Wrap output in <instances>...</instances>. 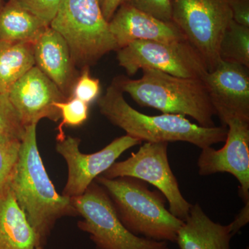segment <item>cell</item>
<instances>
[{"mask_svg":"<svg viewBox=\"0 0 249 249\" xmlns=\"http://www.w3.org/2000/svg\"><path fill=\"white\" fill-rule=\"evenodd\" d=\"M232 20L249 27V0H228Z\"/></svg>","mask_w":249,"mask_h":249,"instance_id":"obj_27","label":"cell"},{"mask_svg":"<svg viewBox=\"0 0 249 249\" xmlns=\"http://www.w3.org/2000/svg\"><path fill=\"white\" fill-rule=\"evenodd\" d=\"M22 141L0 134V194L9 187L19 160Z\"/></svg>","mask_w":249,"mask_h":249,"instance_id":"obj_21","label":"cell"},{"mask_svg":"<svg viewBox=\"0 0 249 249\" xmlns=\"http://www.w3.org/2000/svg\"><path fill=\"white\" fill-rule=\"evenodd\" d=\"M142 142L125 134L114 139L100 151L83 154L80 151L79 138L65 136L57 140L56 152L63 157L68 168V178L62 195L70 198L81 196L124 152Z\"/></svg>","mask_w":249,"mask_h":249,"instance_id":"obj_10","label":"cell"},{"mask_svg":"<svg viewBox=\"0 0 249 249\" xmlns=\"http://www.w3.org/2000/svg\"><path fill=\"white\" fill-rule=\"evenodd\" d=\"M95 181L107 192L119 219L134 235L159 242H176L183 221L165 208V198L149 190L144 181L124 177H97Z\"/></svg>","mask_w":249,"mask_h":249,"instance_id":"obj_4","label":"cell"},{"mask_svg":"<svg viewBox=\"0 0 249 249\" xmlns=\"http://www.w3.org/2000/svg\"><path fill=\"white\" fill-rule=\"evenodd\" d=\"M172 22L204 59L208 71L221 61L219 46L232 20L228 0H170Z\"/></svg>","mask_w":249,"mask_h":249,"instance_id":"obj_7","label":"cell"},{"mask_svg":"<svg viewBox=\"0 0 249 249\" xmlns=\"http://www.w3.org/2000/svg\"><path fill=\"white\" fill-rule=\"evenodd\" d=\"M48 24L14 0L0 9V41L35 44Z\"/></svg>","mask_w":249,"mask_h":249,"instance_id":"obj_18","label":"cell"},{"mask_svg":"<svg viewBox=\"0 0 249 249\" xmlns=\"http://www.w3.org/2000/svg\"><path fill=\"white\" fill-rule=\"evenodd\" d=\"M111 35L121 49L135 41L173 42L186 40L172 22H165L122 3L109 22Z\"/></svg>","mask_w":249,"mask_h":249,"instance_id":"obj_14","label":"cell"},{"mask_svg":"<svg viewBox=\"0 0 249 249\" xmlns=\"http://www.w3.org/2000/svg\"><path fill=\"white\" fill-rule=\"evenodd\" d=\"M228 128L225 144L215 150L202 149L197 160L199 174L208 176L227 173L239 183V194L245 202L249 201V121L232 118L226 122Z\"/></svg>","mask_w":249,"mask_h":249,"instance_id":"obj_11","label":"cell"},{"mask_svg":"<svg viewBox=\"0 0 249 249\" xmlns=\"http://www.w3.org/2000/svg\"><path fill=\"white\" fill-rule=\"evenodd\" d=\"M60 109L62 120L58 126L56 140L65 138L63 127L65 125L76 127L84 124L88 118L89 105L76 98H69L62 102L54 103Z\"/></svg>","mask_w":249,"mask_h":249,"instance_id":"obj_22","label":"cell"},{"mask_svg":"<svg viewBox=\"0 0 249 249\" xmlns=\"http://www.w3.org/2000/svg\"><path fill=\"white\" fill-rule=\"evenodd\" d=\"M37 236L9 186L0 194V249H37Z\"/></svg>","mask_w":249,"mask_h":249,"instance_id":"obj_17","label":"cell"},{"mask_svg":"<svg viewBox=\"0 0 249 249\" xmlns=\"http://www.w3.org/2000/svg\"><path fill=\"white\" fill-rule=\"evenodd\" d=\"M50 27L65 39L73 63L82 68L119 49L98 0H61Z\"/></svg>","mask_w":249,"mask_h":249,"instance_id":"obj_5","label":"cell"},{"mask_svg":"<svg viewBox=\"0 0 249 249\" xmlns=\"http://www.w3.org/2000/svg\"><path fill=\"white\" fill-rule=\"evenodd\" d=\"M116 58L129 76L147 68L185 78H201L209 71L200 53L186 40L135 41L118 49Z\"/></svg>","mask_w":249,"mask_h":249,"instance_id":"obj_8","label":"cell"},{"mask_svg":"<svg viewBox=\"0 0 249 249\" xmlns=\"http://www.w3.org/2000/svg\"><path fill=\"white\" fill-rule=\"evenodd\" d=\"M122 3L130 5L161 20L172 22L170 0H123Z\"/></svg>","mask_w":249,"mask_h":249,"instance_id":"obj_26","label":"cell"},{"mask_svg":"<svg viewBox=\"0 0 249 249\" xmlns=\"http://www.w3.org/2000/svg\"><path fill=\"white\" fill-rule=\"evenodd\" d=\"M8 95L25 127L42 119L58 122L61 113L54 103L68 99L36 66L15 83Z\"/></svg>","mask_w":249,"mask_h":249,"instance_id":"obj_13","label":"cell"},{"mask_svg":"<svg viewBox=\"0 0 249 249\" xmlns=\"http://www.w3.org/2000/svg\"><path fill=\"white\" fill-rule=\"evenodd\" d=\"M142 77H116L112 84L128 93L141 107L155 108L163 114L189 116L204 127H213L216 115L201 78H185L143 69Z\"/></svg>","mask_w":249,"mask_h":249,"instance_id":"obj_3","label":"cell"},{"mask_svg":"<svg viewBox=\"0 0 249 249\" xmlns=\"http://www.w3.org/2000/svg\"><path fill=\"white\" fill-rule=\"evenodd\" d=\"M3 5H4V4H3V0H0V9H1Z\"/></svg>","mask_w":249,"mask_h":249,"instance_id":"obj_30","label":"cell"},{"mask_svg":"<svg viewBox=\"0 0 249 249\" xmlns=\"http://www.w3.org/2000/svg\"><path fill=\"white\" fill-rule=\"evenodd\" d=\"M232 237L230 224L213 222L196 203L178 230L176 242L180 249H231Z\"/></svg>","mask_w":249,"mask_h":249,"instance_id":"obj_16","label":"cell"},{"mask_svg":"<svg viewBox=\"0 0 249 249\" xmlns=\"http://www.w3.org/2000/svg\"><path fill=\"white\" fill-rule=\"evenodd\" d=\"M34 45L0 41V93L8 94L15 83L36 66Z\"/></svg>","mask_w":249,"mask_h":249,"instance_id":"obj_19","label":"cell"},{"mask_svg":"<svg viewBox=\"0 0 249 249\" xmlns=\"http://www.w3.org/2000/svg\"><path fill=\"white\" fill-rule=\"evenodd\" d=\"M78 227L89 234L97 249H170L168 242L149 240L129 231L116 213L107 192L96 181L81 196L71 197Z\"/></svg>","mask_w":249,"mask_h":249,"instance_id":"obj_6","label":"cell"},{"mask_svg":"<svg viewBox=\"0 0 249 249\" xmlns=\"http://www.w3.org/2000/svg\"><path fill=\"white\" fill-rule=\"evenodd\" d=\"M201 80L223 126L232 118L249 121V68L221 60Z\"/></svg>","mask_w":249,"mask_h":249,"instance_id":"obj_12","label":"cell"},{"mask_svg":"<svg viewBox=\"0 0 249 249\" xmlns=\"http://www.w3.org/2000/svg\"><path fill=\"white\" fill-rule=\"evenodd\" d=\"M25 129L9 95L0 93V134L22 141Z\"/></svg>","mask_w":249,"mask_h":249,"instance_id":"obj_23","label":"cell"},{"mask_svg":"<svg viewBox=\"0 0 249 249\" xmlns=\"http://www.w3.org/2000/svg\"><path fill=\"white\" fill-rule=\"evenodd\" d=\"M44 249L43 248H38V249Z\"/></svg>","mask_w":249,"mask_h":249,"instance_id":"obj_31","label":"cell"},{"mask_svg":"<svg viewBox=\"0 0 249 249\" xmlns=\"http://www.w3.org/2000/svg\"><path fill=\"white\" fill-rule=\"evenodd\" d=\"M103 16L108 22L122 4L123 0H98Z\"/></svg>","mask_w":249,"mask_h":249,"instance_id":"obj_29","label":"cell"},{"mask_svg":"<svg viewBox=\"0 0 249 249\" xmlns=\"http://www.w3.org/2000/svg\"><path fill=\"white\" fill-rule=\"evenodd\" d=\"M219 58L249 68V27L232 20L221 40Z\"/></svg>","mask_w":249,"mask_h":249,"instance_id":"obj_20","label":"cell"},{"mask_svg":"<svg viewBox=\"0 0 249 249\" xmlns=\"http://www.w3.org/2000/svg\"><path fill=\"white\" fill-rule=\"evenodd\" d=\"M22 8L50 26L61 0H14Z\"/></svg>","mask_w":249,"mask_h":249,"instance_id":"obj_25","label":"cell"},{"mask_svg":"<svg viewBox=\"0 0 249 249\" xmlns=\"http://www.w3.org/2000/svg\"><path fill=\"white\" fill-rule=\"evenodd\" d=\"M100 112L111 124L126 134L149 142H184L201 150L225 142L228 127H201L185 116L162 114L149 116L134 109L124 99V93L111 83L97 99Z\"/></svg>","mask_w":249,"mask_h":249,"instance_id":"obj_2","label":"cell"},{"mask_svg":"<svg viewBox=\"0 0 249 249\" xmlns=\"http://www.w3.org/2000/svg\"><path fill=\"white\" fill-rule=\"evenodd\" d=\"M168 143L146 142L138 151L132 152L128 159L116 161L101 175L109 178L129 177L153 185L168 201L170 212L185 221L192 204L183 197L178 179L170 168Z\"/></svg>","mask_w":249,"mask_h":249,"instance_id":"obj_9","label":"cell"},{"mask_svg":"<svg viewBox=\"0 0 249 249\" xmlns=\"http://www.w3.org/2000/svg\"><path fill=\"white\" fill-rule=\"evenodd\" d=\"M34 50L36 66L70 98L78 76L65 39L49 26L36 40Z\"/></svg>","mask_w":249,"mask_h":249,"instance_id":"obj_15","label":"cell"},{"mask_svg":"<svg viewBox=\"0 0 249 249\" xmlns=\"http://www.w3.org/2000/svg\"><path fill=\"white\" fill-rule=\"evenodd\" d=\"M101 91L99 80L90 74L89 67L83 68V71L77 78L70 98H76L87 104L98 99Z\"/></svg>","mask_w":249,"mask_h":249,"instance_id":"obj_24","label":"cell"},{"mask_svg":"<svg viewBox=\"0 0 249 249\" xmlns=\"http://www.w3.org/2000/svg\"><path fill=\"white\" fill-rule=\"evenodd\" d=\"M249 222V201L245 202V206L241 209L235 219L230 224L232 235L237 233L242 228L245 227Z\"/></svg>","mask_w":249,"mask_h":249,"instance_id":"obj_28","label":"cell"},{"mask_svg":"<svg viewBox=\"0 0 249 249\" xmlns=\"http://www.w3.org/2000/svg\"><path fill=\"white\" fill-rule=\"evenodd\" d=\"M36 127L37 124L26 126L9 186L44 249L57 221L78 214L71 198L58 194L49 178L37 147Z\"/></svg>","mask_w":249,"mask_h":249,"instance_id":"obj_1","label":"cell"}]
</instances>
